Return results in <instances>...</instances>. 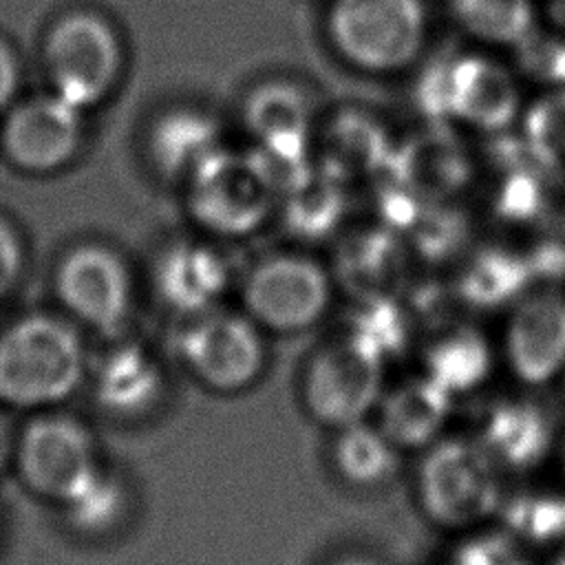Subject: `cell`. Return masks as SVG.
Returning <instances> with one entry per match:
<instances>
[{
    "label": "cell",
    "instance_id": "1",
    "mask_svg": "<svg viewBox=\"0 0 565 565\" xmlns=\"http://www.w3.org/2000/svg\"><path fill=\"white\" fill-rule=\"evenodd\" d=\"M82 335L64 318L26 313L0 331V406L49 411L88 380Z\"/></svg>",
    "mask_w": 565,
    "mask_h": 565
},
{
    "label": "cell",
    "instance_id": "2",
    "mask_svg": "<svg viewBox=\"0 0 565 565\" xmlns=\"http://www.w3.org/2000/svg\"><path fill=\"white\" fill-rule=\"evenodd\" d=\"M505 472L470 435H444L419 452L415 497L439 530L466 534L499 519Z\"/></svg>",
    "mask_w": 565,
    "mask_h": 565
},
{
    "label": "cell",
    "instance_id": "3",
    "mask_svg": "<svg viewBox=\"0 0 565 565\" xmlns=\"http://www.w3.org/2000/svg\"><path fill=\"white\" fill-rule=\"evenodd\" d=\"M40 64L46 90L86 113L115 90L124 49L115 26L102 13L71 9L49 24Z\"/></svg>",
    "mask_w": 565,
    "mask_h": 565
},
{
    "label": "cell",
    "instance_id": "4",
    "mask_svg": "<svg viewBox=\"0 0 565 565\" xmlns=\"http://www.w3.org/2000/svg\"><path fill=\"white\" fill-rule=\"evenodd\" d=\"M335 298L333 271L305 252H276L238 280L241 309L265 331L296 335L324 320Z\"/></svg>",
    "mask_w": 565,
    "mask_h": 565
},
{
    "label": "cell",
    "instance_id": "5",
    "mask_svg": "<svg viewBox=\"0 0 565 565\" xmlns=\"http://www.w3.org/2000/svg\"><path fill=\"white\" fill-rule=\"evenodd\" d=\"M386 362L349 331L322 340L305 360L298 395L320 426L340 430L373 417L384 391Z\"/></svg>",
    "mask_w": 565,
    "mask_h": 565
},
{
    "label": "cell",
    "instance_id": "6",
    "mask_svg": "<svg viewBox=\"0 0 565 565\" xmlns=\"http://www.w3.org/2000/svg\"><path fill=\"white\" fill-rule=\"evenodd\" d=\"M174 349L183 371L218 395L252 388L269 362L265 331L243 309L223 305L181 320Z\"/></svg>",
    "mask_w": 565,
    "mask_h": 565
},
{
    "label": "cell",
    "instance_id": "7",
    "mask_svg": "<svg viewBox=\"0 0 565 565\" xmlns=\"http://www.w3.org/2000/svg\"><path fill=\"white\" fill-rule=\"evenodd\" d=\"M104 463L93 430L73 415L40 411L15 433L20 483L57 508L75 499Z\"/></svg>",
    "mask_w": 565,
    "mask_h": 565
},
{
    "label": "cell",
    "instance_id": "8",
    "mask_svg": "<svg viewBox=\"0 0 565 565\" xmlns=\"http://www.w3.org/2000/svg\"><path fill=\"white\" fill-rule=\"evenodd\" d=\"M327 29L349 64L393 73L419 55L426 11L422 0H331Z\"/></svg>",
    "mask_w": 565,
    "mask_h": 565
},
{
    "label": "cell",
    "instance_id": "9",
    "mask_svg": "<svg viewBox=\"0 0 565 565\" xmlns=\"http://www.w3.org/2000/svg\"><path fill=\"white\" fill-rule=\"evenodd\" d=\"M53 287L64 311L86 329L119 338L135 311V278L126 258L110 245L86 241L66 249Z\"/></svg>",
    "mask_w": 565,
    "mask_h": 565
},
{
    "label": "cell",
    "instance_id": "10",
    "mask_svg": "<svg viewBox=\"0 0 565 565\" xmlns=\"http://www.w3.org/2000/svg\"><path fill=\"white\" fill-rule=\"evenodd\" d=\"M192 218L214 236L238 238L256 232L278 199L252 152L218 148L185 179Z\"/></svg>",
    "mask_w": 565,
    "mask_h": 565
},
{
    "label": "cell",
    "instance_id": "11",
    "mask_svg": "<svg viewBox=\"0 0 565 565\" xmlns=\"http://www.w3.org/2000/svg\"><path fill=\"white\" fill-rule=\"evenodd\" d=\"M422 106L433 117L459 119L481 130H503L519 113L512 73L486 55L437 64L422 82Z\"/></svg>",
    "mask_w": 565,
    "mask_h": 565
},
{
    "label": "cell",
    "instance_id": "12",
    "mask_svg": "<svg viewBox=\"0 0 565 565\" xmlns=\"http://www.w3.org/2000/svg\"><path fill=\"white\" fill-rule=\"evenodd\" d=\"M84 143V110L51 90L15 99L0 117V154L22 174L49 177L75 161Z\"/></svg>",
    "mask_w": 565,
    "mask_h": 565
},
{
    "label": "cell",
    "instance_id": "13",
    "mask_svg": "<svg viewBox=\"0 0 565 565\" xmlns=\"http://www.w3.org/2000/svg\"><path fill=\"white\" fill-rule=\"evenodd\" d=\"M501 360L523 386H545L565 373V291L527 289L510 305Z\"/></svg>",
    "mask_w": 565,
    "mask_h": 565
},
{
    "label": "cell",
    "instance_id": "14",
    "mask_svg": "<svg viewBox=\"0 0 565 565\" xmlns=\"http://www.w3.org/2000/svg\"><path fill=\"white\" fill-rule=\"evenodd\" d=\"M234 282L230 256L210 241L168 243L152 265V289L179 320L221 307Z\"/></svg>",
    "mask_w": 565,
    "mask_h": 565
},
{
    "label": "cell",
    "instance_id": "15",
    "mask_svg": "<svg viewBox=\"0 0 565 565\" xmlns=\"http://www.w3.org/2000/svg\"><path fill=\"white\" fill-rule=\"evenodd\" d=\"M470 437L508 475L539 468L556 446V430L543 404L527 395H499L479 406Z\"/></svg>",
    "mask_w": 565,
    "mask_h": 565
},
{
    "label": "cell",
    "instance_id": "16",
    "mask_svg": "<svg viewBox=\"0 0 565 565\" xmlns=\"http://www.w3.org/2000/svg\"><path fill=\"white\" fill-rule=\"evenodd\" d=\"M97 406L119 419H141L154 413L168 391L161 355L139 340L113 338L110 347L88 369Z\"/></svg>",
    "mask_w": 565,
    "mask_h": 565
},
{
    "label": "cell",
    "instance_id": "17",
    "mask_svg": "<svg viewBox=\"0 0 565 565\" xmlns=\"http://www.w3.org/2000/svg\"><path fill=\"white\" fill-rule=\"evenodd\" d=\"M452 404L455 397L419 371L384 386L373 417L402 452H422L446 435Z\"/></svg>",
    "mask_w": 565,
    "mask_h": 565
},
{
    "label": "cell",
    "instance_id": "18",
    "mask_svg": "<svg viewBox=\"0 0 565 565\" xmlns=\"http://www.w3.org/2000/svg\"><path fill=\"white\" fill-rule=\"evenodd\" d=\"M388 170L419 199L437 201L450 196L468 181L470 157L457 137L433 128L393 148Z\"/></svg>",
    "mask_w": 565,
    "mask_h": 565
},
{
    "label": "cell",
    "instance_id": "19",
    "mask_svg": "<svg viewBox=\"0 0 565 565\" xmlns=\"http://www.w3.org/2000/svg\"><path fill=\"white\" fill-rule=\"evenodd\" d=\"M497 353L486 333L468 322H446L422 349V373L455 399L479 391L494 371Z\"/></svg>",
    "mask_w": 565,
    "mask_h": 565
},
{
    "label": "cell",
    "instance_id": "20",
    "mask_svg": "<svg viewBox=\"0 0 565 565\" xmlns=\"http://www.w3.org/2000/svg\"><path fill=\"white\" fill-rule=\"evenodd\" d=\"M391 154L384 128L358 110L338 113L320 135V166L335 181L375 174L388 168Z\"/></svg>",
    "mask_w": 565,
    "mask_h": 565
},
{
    "label": "cell",
    "instance_id": "21",
    "mask_svg": "<svg viewBox=\"0 0 565 565\" xmlns=\"http://www.w3.org/2000/svg\"><path fill=\"white\" fill-rule=\"evenodd\" d=\"M218 148L216 121L190 108L161 115L148 135L150 163L170 181H185Z\"/></svg>",
    "mask_w": 565,
    "mask_h": 565
},
{
    "label": "cell",
    "instance_id": "22",
    "mask_svg": "<svg viewBox=\"0 0 565 565\" xmlns=\"http://www.w3.org/2000/svg\"><path fill=\"white\" fill-rule=\"evenodd\" d=\"M333 433L331 466L342 483L355 490H380L397 479L404 452L375 422L364 419Z\"/></svg>",
    "mask_w": 565,
    "mask_h": 565
},
{
    "label": "cell",
    "instance_id": "23",
    "mask_svg": "<svg viewBox=\"0 0 565 565\" xmlns=\"http://www.w3.org/2000/svg\"><path fill=\"white\" fill-rule=\"evenodd\" d=\"M245 126L265 146H309V104L300 88L287 82L256 86L243 108Z\"/></svg>",
    "mask_w": 565,
    "mask_h": 565
},
{
    "label": "cell",
    "instance_id": "24",
    "mask_svg": "<svg viewBox=\"0 0 565 565\" xmlns=\"http://www.w3.org/2000/svg\"><path fill=\"white\" fill-rule=\"evenodd\" d=\"M66 523L86 536H102L117 530L130 512V488L121 472L104 463L86 488L60 508Z\"/></svg>",
    "mask_w": 565,
    "mask_h": 565
},
{
    "label": "cell",
    "instance_id": "25",
    "mask_svg": "<svg viewBox=\"0 0 565 565\" xmlns=\"http://www.w3.org/2000/svg\"><path fill=\"white\" fill-rule=\"evenodd\" d=\"M344 282L358 291V300L393 298L391 280L399 278L402 254L386 232H369L355 236L342 256Z\"/></svg>",
    "mask_w": 565,
    "mask_h": 565
},
{
    "label": "cell",
    "instance_id": "26",
    "mask_svg": "<svg viewBox=\"0 0 565 565\" xmlns=\"http://www.w3.org/2000/svg\"><path fill=\"white\" fill-rule=\"evenodd\" d=\"M459 26L490 44H519L532 29L530 0H450Z\"/></svg>",
    "mask_w": 565,
    "mask_h": 565
},
{
    "label": "cell",
    "instance_id": "27",
    "mask_svg": "<svg viewBox=\"0 0 565 565\" xmlns=\"http://www.w3.org/2000/svg\"><path fill=\"white\" fill-rule=\"evenodd\" d=\"M503 530L521 545H558L565 547V497L547 492H525L505 497L499 512Z\"/></svg>",
    "mask_w": 565,
    "mask_h": 565
},
{
    "label": "cell",
    "instance_id": "28",
    "mask_svg": "<svg viewBox=\"0 0 565 565\" xmlns=\"http://www.w3.org/2000/svg\"><path fill=\"white\" fill-rule=\"evenodd\" d=\"M525 280L527 269L521 260L503 252H486L466 265L459 296L479 307L512 305L530 289Z\"/></svg>",
    "mask_w": 565,
    "mask_h": 565
},
{
    "label": "cell",
    "instance_id": "29",
    "mask_svg": "<svg viewBox=\"0 0 565 565\" xmlns=\"http://www.w3.org/2000/svg\"><path fill=\"white\" fill-rule=\"evenodd\" d=\"M287 221L300 232H322L333 225L342 199L338 181L329 174L313 172L302 185L285 194Z\"/></svg>",
    "mask_w": 565,
    "mask_h": 565
},
{
    "label": "cell",
    "instance_id": "30",
    "mask_svg": "<svg viewBox=\"0 0 565 565\" xmlns=\"http://www.w3.org/2000/svg\"><path fill=\"white\" fill-rule=\"evenodd\" d=\"M525 141L541 163H565V88L530 108L525 117Z\"/></svg>",
    "mask_w": 565,
    "mask_h": 565
},
{
    "label": "cell",
    "instance_id": "31",
    "mask_svg": "<svg viewBox=\"0 0 565 565\" xmlns=\"http://www.w3.org/2000/svg\"><path fill=\"white\" fill-rule=\"evenodd\" d=\"M444 565H530L523 545L508 530L490 525L461 534V541L448 552Z\"/></svg>",
    "mask_w": 565,
    "mask_h": 565
},
{
    "label": "cell",
    "instance_id": "32",
    "mask_svg": "<svg viewBox=\"0 0 565 565\" xmlns=\"http://www.w3.org/2000/svg\"><path fill=\"white\" fill-rule=\"evenodd\" d=\"M523 53V68L547 84L565 86V42L541 38L534 29L516 44Z\"/></svg>",
    "mask_w": 565,
    "mask_h": 565
},
{
    "label": "cell",
    "instance_id": "33",
    "mask_svg": "<svg viewBox=\"0 0 565 565\" xmlns=\"http://www.w3.org/2000/svg\"><path fill=\"white\" fill-rule=\"evenodd\" d=\"M24 271V243L13 223L0 216V300L20 282Z\"/></svg>",
    "mask_w": 565,
    "mask_h": 565
},
{
    "label": "cell",
    "instance_id": "34",
    "mask_svg": "<svg viewBox=\"0 0 565 565\" xmlns=\"http://www.w3.org/2000/svg\"><path fill=\"white\" fill-rule=\"evenodd\" d=\"M20 86V62L13 46L0 38V117L18 99Z\"/></svg>",
    "mask_w": 565,
    "mask_h": 565
},
{
    "label": "cell",
    "instance_id": "35",
    "mask_svg": "<svg viewBox=\"0 0 565 565\" xmlns=\"http://www.w3.org/2000/svg\"><path fill=\"white\" fill-rule=\"evenodd\" d=\"M13 448H15V430L7 424V417L0 413V475L7 466H13Z\"/></svg>",
    "mask_w": 565,
    "mask_h": 565
},
{
    "label": "cell",
    "instance_id": "36",
    "mask_svg": "<svg viewBox=\"0 0 565 565\" xmlns=\"http://www.w3.org/2000/svg\"><path fill=\"white\" fill-rule=\"evenodd\" d=\"M327 565H380L375 558L371 556H364V554H340L338 558L329 561Z\"/></svg>",
    "mask_w": 565,
    "mask_h": 565
},
{
    "label": "cell",
    "instance_id": "37",
    "mask_svg": "<svg viewBox=\"0 0 565 565\" xmlns=\"http://www.w3.org/2000/svg\"><path fill=\"white\" fill-rule=\"evenodd\" d=\"M554 18L565 29V0H554Z\"/></svg>",
    "mask_w": 565,
    "mask_h": 565
},
{
    "label": "cell",
    "instance_id": "38",
    "mask_svg": "<svg viewBox=\"0 0 565 565\" xmlns=\"http://www.w3.org/2000/svg\"><path fill=\"white\" fill-rule=\"evenodd\" d=\"M558 452H561V468H563V475H565V435H563V439L558 444Z\"/></svg>",
    "mask_w": 565,
    "mask_h": 565
},
{
    "label": "cell",
    "instance_id": "39",
    "mask_svg": "<svg viewBox=\"0 0 565 565\" xmlns=\"http://www.w3.org/2000/svg\"><path fill=\"white\" fill-rule=\"evenodd\" d=\"M556 565H565V547L558 552V556H556Z\"/></svg>",
    "mask_w": 565,
    "mask_h": 565
},
{
    "label": "cell",
    "instance_id": "40",
    "mask_svg": "<svg viewBox=\"0 0 565 565\" xmlns=\"http://www.w3.org/2000/svg\"><path fill=\"white\" fill-rule=\"evenodd\" d=\"M561 380H563V388H565V373H563V377H561Z\"/></svg>",
    "mask_w": 565,
    "mask_h": 565
}]
</instances>
